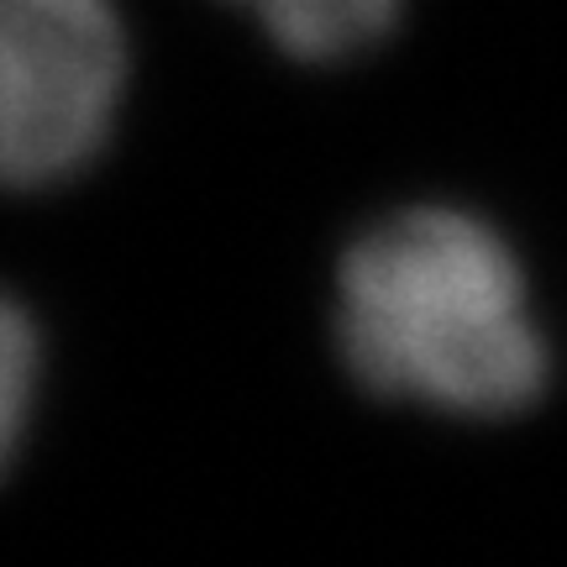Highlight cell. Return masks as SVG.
<instances>
[{"instance_id":"obj_1","label":"cell","mask_w":567,"mask_h":567,"mask_svg":"<svg viewBox=\"0 0 567 567\" xmlns=\"http://www.w3.org/2000/svg\"><path fill=\"white\" fill-rule=\"evenodd\" d=\"M326 331L363 400L436 421H520L557 384V342L520 247L463 200H405L347 231Z\"/></svg>"},{"instance_id":"obj_2","label":"cell","mask_w":567,"mask_h":567,"mask_svg":"<svg viewBox=\"0 0 567 567\" xmlns=\"http://www.w3.org/2000/svg\"><path fill=\"white\" fill-rule=\"evenodd\" d=\"M137 48L122 0H0V174L59 195L122 142Z\"/></svg>"},{"instance_id":"obj_3","label":"cell","mask_w":567,"mask_h":567,"mask_svg":"<svg viewBox=\"0 0 567 567\" xmlns=\"http://www.w3.org/2000/svg\"><path fill=\"white\" fill-rule=\"evenodd\" d=\"M252 21L284 63L352 69L379 59L405 32L410 0H216Z\"/></svg>"},{"instance_id":"obj_4","label":"cell","mask_w":567,"mask_h":567,"mask_svg":"<svg viewBox=\"0 0 567 567\" xmlns=\"http://www.w3.org/2000/svg\"><path fill=\"white\" fill-rule=\"evenodd\" d=\"M48 379H53V337L32 300L11 295L0 310V442L6 463H17L48 405Z\"/></svg>"}]
</instances>
